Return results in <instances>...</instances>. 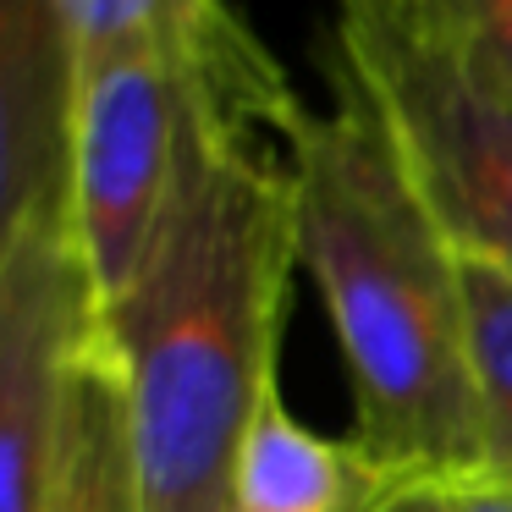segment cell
Wrapping results in <instances>:
<instances>
[{
	"mask_svg": "<svg viewBox=\"0 0 512 512\" xmlns=\"http://www.w3.org/2000/svg\"><path fill=\"white\" fill-rule=\"evenodd\" d=\"M78 45L56 0H0V270L72 193Z\"/></svg>",
	"mask_w": 512,
	"mask_h": 512,
	"instance_id": "6",
	"label": "cell"
},
{
	"mask_svg": "<svg viewBox=\"0 0 512 512\" xmlns=\"http://www.w3.org/2000/svg\"><path fill=\"white\" fill-rule=\"evenodd\" d=\"M452 254L457 287H463L468 369H474L490 479L512 485V270L485 254H463V248H452Z\"/></svg>",
	"mask_w": 512,
	"mask_h": 512,
	"instance_id": "10",
	"label": "cell"
},
{
	"mask_svg": "<svg viewBox=\"0 0 512 512\" xmlns=\"http://www.w3.org/2000/svg\"><path fill=\"white\" fill-rule=\"evenodd\" d=\"M182 72L177 188L100 325L127 375L144 512H237V457L276 397L298 265L287 144L270 149L265 138H281L298 100L248 23Z\"/></svg>",
	"mask_w": 512,
	"mask_h": 512,
	"instance_id": "1",
	"label": "cell"
},
{
	"mask_svg": "<svg viewBox=\"0 0 512 512\" xmlns=\"http://www.w3.org/2000/svg\"><path fill=\"white\" fill-rule=\"evenodd\" d=\"M331 56L386 122L424 210L463 254L512 270V100L408 0H342Z\"/></svg>",
	"mask_w": 512,
	"mask_h": 512,
	"instance_id": "3",
	"label": "cell"
},
{
	"mask_svg": "<svg viewBox=\"0 0 512 512\" xmlns=\"http://www.w3.org/2000/svg\"><path fill=\"white\" fill-rule=\"evenodd\" d=\"M364 474V468H358ZM452 496L457 490H441V485H369L358 490V512H452Z\"/></svg>",
	"mask_w": 512,
	"mask_h": 512,
	"instance_id": "12",
	"label": "cell"
},
{
	"mask_svg": "<svg viewBox=\"0 0 512 512\" xmlns=\"http://www.w3.org/2000/svg\"><path fill=\"white\" fill-rule=\"evenodd\" d=\"M364 474L347 441L303 430L281 397L259 408L248 446L237 457V512H353Z\"/></svg>",
	"mask_w": 512,
	"mask_h": 512,
	"instance_id": "8",
	"label": "cell"
},
{
	"mask_svg": "<svg viewBox=\"0 0 512 512\" xmlns=\"http://www.w3.org/2000/svg\"><path fill=\"white\" fill-rule=\"evenodd\" d=\"M89 325L94 281L67 193L0 270V512H50L67 380Z\"/></svg>",
	"mask_w": 512,
	"mask_h": 512,
	"instance_id": "5",
	"label": "cell"
},
{
	"mask_svg": "<svg viewBox=\"0 0 512 512\" xmlns=\"http://www.w3.org/2000/svg\"><path fill=\"white\" fill-rule=\"evenodd\" d=\"M331 111L281 127L298 265L314 276L353 380V457L369 485H485L457 254L424 210L386 122L342 61Z\"/></svg>",
	"mask_w": 512,
	"mask_h": 512,
	"instance_id": "2",
	"label": "cell"
},
{
	"mask_svg": "<svg viewBox=\"0 0 512 512\" xmlns=\"http://www.w3.org/2000/svg\"><path fill=\"white\" fill-rule=\"evenodd\" d=\"M452 512H512V485L485 479V485H463L452 496Z\"/></svg>",
	"mask_w": 512,
	"mask_h": 512,
	"instance_id": "13",
	"label": "cell"
},
{
	"mask_svg": "<svg viewBox=\"0 0 512 512\" xmlns=\"http://www.w3.org/2000/svg\"><path fill=\"white\" fill-rule=\"evenodd\" d=\"M353 512H358V507H353Z\"/></svg>",
	"mask_w": 512,
	"mask_h": 512,
	"instance_id": "14",
	"label": "cell"
},
{
	"mask_svg": "<svg viewBox=\"0 0 512 512\" xmlns=\"http://www.w3.org/2000/svg\"><path fill=\"white\" fill-rule=\"evenodd\" d=\"M78 61L111 50H166L182 67L204 61L243 17L226 0H56Z\"/></svg>",
	"mask_w": 512,
	"mask_h": 512,
	"instance_id": "9",
	"label": "cell"
},
{
	"mask_svg": "<svg viewBox=\"0 0 512 512\" xmlns=\"http://www.w3.org/2000/svg\"><path fill=\"white\" fill-rule=\"evenodd\" d=\"M50 512H144L133 402H127V375L100 325V309L72 358Z\"/></svg>",
	"mask_w": 512,
	"mask_h": 512,
	"instance_id": "7",
	"label": "cell"
},
{
	"mask_svg": "<svg viewBox=\"0 0 512 512\" xmlns=\"http://www.w3.org/2000/svg\"><path fill=\"white\" fill-rule=\"evenodd\" d=\"M413 12L512 100V0H408Z\"/></svg>",
	"mask_w": 512,
	"mask_h": 512,
	"instance_id": "11",
	"label": "cell"
},
{
	"mask_svg": "<svg viewBox=\"0 0 512 512\" xmlns=\"http://www.w3.org/2000/svg\"><path fill=\"white\" fill-rule=\"evenodd\" d=\"M188 72L166 50H111L78 61L72 116V226L94 281V309L138 276L177 188Z\"/></svg>",
	"mask_w": 512,
	"mask_h": 512,
	"instance_id": "4",
	"label": "cell"
}]
</instances>
